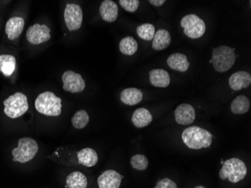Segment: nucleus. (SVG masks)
<instances>
[{"instance_id":"7c9ffc66","label":"nucleus","mask_w":251,"mask_h":188,"mask_svg":"<svg viewBox=\"0 0 251 188\" xmlns=\"http://www.w3.org/2000/svg\"><path fill=\"white\" fill-rule=\"evenodd\" d=\"M166 2V0H150V1H149V2H150L151 5L156 7L162 6Z\"/></svg>"},{"instance_id":"b1692460","label":"nucleus","mask_w":251,"mask_h":188,"mask_svg":"<svg viewBox=\"0 0 251 188\" xmlns=\"http://www.w3.org/2000/svg\"><path fill=\"white\" fill-rule=\"evenodd\" d=\"M16 66V59L13 55H0V72L4 76H10L12 75Z\"/></svg>"},{"instance_id":"6ab92c4d","label":"nucleus","mask_w":251,"mask_h":188,"mask_svg":"<svg viewBox=\"0 0 251 188\" xmlns=\"http://www.w3.org/2000/svg\"><path fill=\"white\" fill-rule=\"evenodd\" d=\"M78 162L87 167H92L98 162V155L93 148H86L77 152Z\"/></svg>"},{"instance_id":"9b49d317","label":"nucleus","mask_w":251,"mask_h":188,"mask_svg":"<svg viewBox=\"0 0 251 188\" xmlns=\"http://www.w3.org/2000/svg\"><path fill=\"white\" fill-rule=\"evenodd\" d=\"M176 122L180 125H189L195 121L196 111L191 105L183 103L175 111Z\"/></svg>"},{"instance_id":"f3484780","label":"nucleus","mask_w":251,"mask_h":188,"mask_svg":"<svg viewBox=\"0 0 251 188\" xmlns=\"http://www.w3.org/2000/svg\"><path fill=\"white\" fill-rule=\"evenodd\" d=\"M149 76L151 84L154 87L165 88L170 84V76L168 72L164 69H153L149 73Z\"/></svg>"},{"instance_id":"ddd939ff","label":"nucleus","mask_w":251,"mask_h":188,"mask_svg":"<svg viewBox=\"0 0 251 188\" xmlns=\"http://www.w3.org/2000/svg\"><path fill=\"white\" fill-rule=\"evenodd\" d=\"M25 21L21 17H13L7 21L5 32L10 40H15L19 37L25 28Z\"/></svg>"},{"instance_id":"39448f33","label":"nucleus","mask_w":251,"mask_h":188,"mask_svg":"<svg viewBox=\"0 0 251 188\" xmlns=\"http://www.w3.org/2000/svg\"><path fill=\"white\" fill-rule=\"evenodd\" d=\"M39 146L36 140L29 137L20 138L18 145L12 150L13 161L21 163L32 161L37 154Z\"/></svg>"},{"instance_id":"4468645a","label":"nucleus","mask_w":251,"mask_h":188,"mask_svg":"<svg viewBox=\"0 0 251 188\" xmlns=\"http://www.w3.org/2000/svg\"><path fill=\"white\" fill-rule=\"evenodd\" d=\"M251 84V76L245 71H238L231 76L229 79V87L238 91L242 89L248 88Z\"/></svg>"},{"instance_id":"f03ea898","label":"nucleus","mask_w":251,"mask_h":188,"mask_svg":"<svg viewBox=\"0 0 251 188\" xmlns=\"http://www.w3.org/2000/svg\"><path fill=\"white\" fill-rule=\"evenodd\" d=\"M61 99L56 97L52 92H44L36 98L35 107L40 114L56 117L61 114Z\"/></svg>"},{"instance_id":"423d86ee","label":"nucleus","mask_w":251,"mask_h":188,"mask_svg":"<svg viewBox=\"0 0 251 188\" xmlns=\"http://www.w3.org/2000/svg\"><path fill=\"white\" fill-rule=\"evenodd\" d=\"M4 112L7 117L15 119L21 117L27 111L29 108L27 97L21 92L10 96L6 100H4Z\"/></svg>"},{"instance_id":"cd10ccee","label":"nucleus","mask_w":251,"mask_h":188,"mask_svg":"<svg viewBox=\"0 0 251 188\" xmlns=\"http://www.w3.org/2000/svg\"><path fill=\"white\" fill-rule=\"evenodd\" d=\"M130 162L131 166L136 170L144 171L148 166V158L143 155H135L131 158Z\"/></svg>"},{"instance_id":"a878e982","label":"nucleus","mask_w":251,"mask_h":188,"mask_svg":"<svg viewBox=\"0 0 251 188\" xmlns=\"http://www.w3.org/2000/svg\"><path fill=\"white\" fill-rule=\"evenodd\" d=\"M89 121H90V117L87 111L84 110H79L72 118L73 127L78 130L84 128L88 124Z\"/></svg>"},{"instance_id":"412c9836","label":"nucleus","mask_w":251,"mask_h":188,"mask_svg":"<svg viewBox=\"0 0 251 188\" xmlns=\"http://www.w3.org/2000/svg\"><path fill=\"white\" fill-rule=\"evenodd\" d=\"M171 44V35L169 31L160 29L155 32L152 42V48L156 51L167 49Z\"/></svg>"},{"instance_id":"0eeeda50","label":"nucleus","mask_w":251,"mask_h":188,"mask_svg":"<svg viewBox=\"0 0 251 188\" xmlns=\"http://www.w3.org/2000/svg\"><path fill=\"white\" fill-rule=\"evenodd\" d=\"M180 26L184 28V34L190 39L201 38L206 30L204 21L193 14L186 15L182 18Z\"/></svg>"},{"instance_id":"aec40b11","label":"nucleus","mask_w":251,"mask_h":188,"mask_svg":"<svg viewBox=\"0 0 251 188\" xmlns=\"http://www.w3.org/2000/svg\"><path fill=\"white\" fill-rule=\"evenodd\" d=\"M153 121L150 111L145 108H139L134 111L132 121L137 128H142L149 125Z\"/></svg>"},{"instance_id":"20e7f679","label":"nucleus","mask_w":251,"mask_h":188,"mask_svg":"<svg viewBox=\"0 0 251 188\" xmlns=\"http://www.w3.org/2000/svg\"><path fill=\"white\" fill-rule=\"evenodd\" d=\"M248 169L242 160L231 158L223 163L220 171V177L222 180L229 179L231 183H238L246 177Z\"/></svg>"},{"instance_id":"f8f14e48","label":"nucleus","mask_w":251,"mask_h":188,"mask_svg":"<svg viewBox=\"0 0 251 188\" xmlns=\"http://www.w3.org/2000/svg\"><path fill=\"white\" fill-rule=\"evenodd\" d=\"M124 176L118 173L117 171L109 170L102 172L98 178V185L100 188H119L121 180Z\"/></svg>"},{"instance_id":"4be33fe9","label":"nucleus","mask_w":251,"mask_h":188,"mask_svg":"<svg viewBox=\"0 0 251 188\" xmlns=\"http://www.w3.org/2000/svg\"><path fill=\"white\" fill-rule=\"evenodd\" d=\"M66 187L68 188H87V177L78 171L72 172L66 178Z\"/></svg>"},{"instance_id":"c85d7f7f","label":"nucleus","mask_w":251,"mask_h":188,"mask_svg":"<svg viewBox=\"0 0 251 188\" xmlns=\"http://www.w3.org/2000/svg\"><path fill=\"white\" fill-rule=\"evenodd\" d=\"M120 5L128 12H135L139 8V0H120Z\"/></svg>"},{"instance_id":"2f4dec72","label":"nucleus","mask_w":251,"mask_h":188,"mask_svg":"<svg viewBox=\"0 0 251 188\" xmlns=\"http://www.w3.org/2000/svg\"><path fill=\"white\" fill-rule=\"evenodd\" d=\"M206 188L204 186H202V185H199V186L196 187V188Z\"/></svg>"},{"instance_id":"5701e85b","label":"nucleus","mask_w":251,"mask_h":188,"mask_svg":"<svg viewBox=\"0 0 251 188\" xmlns=\"http://www.w3.org/2000/svg\"><path fill=\"white\" fill-rule=\"evenodd\" d=\"M251 108L249 99L245 96H238L231 104V111L235 114H243L248 112Z\"/></svg>"},{"instance_id":"1a4fd4ad","label":"nucleus","mask_w":251,"mask_h":188,"mask_svg":"<svg viewBox=\"0 0 251 188\" xmlns=\"http://www.w3.org/2000/svg\"><path fill=\"white\" fill-rule=\"evenodd\" d=\"M63 90L70 93L82 92L85 88V81L82 76L73 71H66L62 76Z\"/></svg>"},{"instance_id":"dca6fc26","label":"nucleus","mask_w":251,"mask_h":188,"mask_svg":"<svg viewBox=\"0 0 251 188\" xmlns=\"http://www.w3.org/2000/svg\"><path fill=\"white\" fill-rule=\"evenodd\" d=\"M167 63L171 69L180 73L187 72L190 67V63L187 60V56L180 53L170 55L167 59Z\"/></svg>"},{"instance_id":"a211bd4d","label":"nucleus","mask_w":251,"mask_h":188,"mask_svg":"<svg viewBox=\"0 0 251 188\" xmlns=\"http://www.w3.org/2000/svg\"><path fill=\"white\" fill-rule=\"evenodd\" d=\"M143 98V93L135 87L124 89L121 93V100L124 104L128 106H135L139 104Z\"/></svg>"},{"instance_id":"393cba45","label":"nucleus","mask_w":251,"mask_h":188,"mask_svg":"<svg viewBox=\"0 0 251 188\" xmlns=\"http://www.w3.org/2000/svg\"><path fill=\"white\" fill-rule=\"evenodd\" d=\"M119 48L121 53L128 56H132L138 51V43L134 38L128 36L124 38L120 42Z\"/></svg>"},{"instance_id":"6e6552de","label":"nucleus","mask_w":251,"mask_h":188,"mask_svg":"<svg viewBox=\"0 0 251 188\" xmlns=\"http://www.w3.org/2000/svg\"><path fill=\"white\" fill-rule=\"evenodd\" d=\"M64 19L69 30L80 29L83 21V11L81 6L75 3L67 4L64 11Z\"/></svg>"},{"instance_id":"2eb2a0df","label":"nucleus","mask_w":251,"mask_h":188,"mask_svg":"<svg viewBox=\"0 0 251 188\" xmlns=\"http://www.w3.org/2000/svg\"><path fill=\"white\" fill-rule=\"evenodd\" d=\"M100 13L103 21L115 22L118 17V6L111 0H104L100 7Z\"/></svg>"},{"instance_id":"7ed1b4c3","label":"nucleus","mask_w":251,"mask_h":188,"mask_svg":"<svg viewBox=\"0 0 251 188\" xmlns=\"http://www.w3.org/2000/svg\"><path fill=\"white\" fill-rule=\"evenodd\" d=\"M236 60L235 49L231 47H218L214 49L212 54V59L210 63H213L214 69L218 73H226L234 66Z\"/></svg>"},{"instance_id":"9d476101","label":"nucleus","mask_w":251,"mask_h":188,"mask_svg":"<svg viewBox=\"0 0 251 188\" xmlns=\"http://www.w3.org/2000/svg\"><path fill=\"white\" fill-rule=\"evenodd\" d=\"M50 29L45 25L39 24L32 25L26 31V39L32 45H39L48 42L50 39Z\"/></svg>"},{"instance_id":"f257e3e1","label":"nucleus","mask_w":251,"mask_h":188,"mask_svg":"<svg viewBox=\"0 0 251 188\" xmlns=\"http://www.w3.org/2000/svg\"><path fill=\"white\" fill-rule=\"evenodd\" d=\"M181 137L184 143L190 149L208 148L212 143V134L197 126L185 129L182 133Z\"/></svg>"},{"instance_id":"c756f323","label":"nucleus","mask_w":251,"mask_h":188,"mask_svg":"<svg viewBox=\"0 0 251 188\" xmlns=\"http://www.w3.org/2000/svg\"><path fill=\"white\" fill-rule=\"evenodd\" d=\"M154 188H177V185L176 182H173V180H171L170 179H162L161 181H159Z\"/></svg>"},{"instance_id":"bb28decb","label":"nucleus","mask_w":251,"mask_h":188,"mask_svg":"<svg viewBox=\"0 0 251 188\" xmlns=\"http://www.w3.org/2000/svg\"><path fill=\"white\" fill-rule=\"evenodd\" d=\"M138 36L143 40L151 41L154 36L156 29L155 27L151 24H144L138 27L136 29Z\"/></svg>"}]
</instances>
